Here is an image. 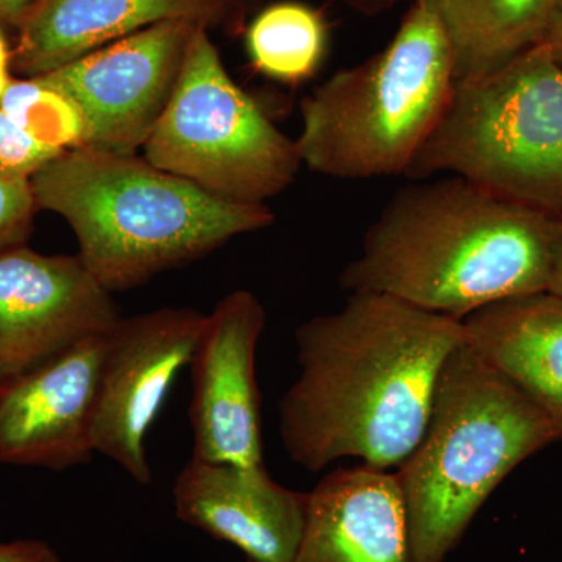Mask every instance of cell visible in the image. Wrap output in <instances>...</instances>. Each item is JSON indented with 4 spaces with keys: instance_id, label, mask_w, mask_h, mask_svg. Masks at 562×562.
Listing matches in <instances>:
<instances>
[{
    "instance_id": "6da1fadb",
    "label": "cell",
    "mask_w": 562,
    "mask_h": 562,
    "mask_svg": "<svg viewBox=\"0 0 562 562\" xmlns=\"http://www.w3.org/2000/svg\"><path fill=\"white\" fill-rule=\"evenodd\" d=\"M294 339L301 373L279 405L284 452L310 472L342 458L390 472L419 446L443 362L464 342V327L361 291L338 312L303 322Z\"/></svg>"
},
{
    "instance_id": "7a4b0ae2",
    "label": "cell",
    "mask_w": 562,
    "mask_h": 562,
    "mask_svg": "<svg viewBox=\"0 0 562 562\" xmlns=\"http://www.w3.org/2000/svg\"><path fill=\"white\" fill-rule=\"evenodd\" d=\"M553 221L464 177L420 179L392 195L339 283L462 321L547 291Z\"/></svg>"
},
{
    "instance_id": "3957f363",
    "label": "cell",
    "mask_w": 562,
    "mask_h": 562,
    "mask_svg": "<svg viewBox=\"0 0 562 562\" xmlns=\"http://www.w3.org/2000/svg\"><path fill=\"white\" fill-rule=\"evenodd\" d=\"M31 184L38 209L66 221L85 268L111 294L276 221L268 205L225 201L136 154L74 147L44 165Z\"/></svg>"
},
{
    "instance_id": "277c9868",
    "label": "cell",
    "mask_w": 562,
    "mask_h": 562,
    "mask_svg": "<svg viewBox=\"0 0 562 562\" xmlns=\"http://www.w3.org/2000/svg\"><path fill=\"white\" fill-rule=\"evenodd\" d=\"M560 439L549 417L464 339L443 362L419 446L394 472L414 562H446L495 487Z\"/></svg>"
},
{
    "instance_id": "5b68a950",
    "label": "cell",
    "mask_w": 562,
    "mask_h": 562,
    "mask_svg": "<svg viewBox=\"0 0 562 562\" xmlns=\"http://www.w3.org/2000/svg\"><path fill=\"white\" fill-rule=\"evenodd\" d=\"M457 87L449 36L430 0L368 60L333 74L301 103L303 165L342 180L406 176Z\"/></svg>"
},
{
    "instance_id": "8992f818",
    "label": "cell",
    "mask_w": 562,
    "mask_h": 562,
    "mask_svg": "<svg viewBox=\"0 0 562 562\" xmlns=\"http://www.w3.org/2000/svg\"><path fill=\"white\" fill-rule=\"evenodd\" d=\"M406 176H458L549 216L562 214V66L542 46L457 81Z\"/></svg>"
},
{
    "instance_id": "52a82bcc",
    "label": "cell",
    "mask_w": 562,
    "mask_h": 562,
    "mask_svg": "<svg viewBox=\"0 0 562 562\" xmlns=\"http://www.w3.org/2000/svg\"><path fill=\"white\" fill-rule=\"evenodd\" d=\"M210 32L201 25L192 36L143 157L225 201L266 205L291 187L301 154L295 139L232 79Z\"/></svg>"
},
{
    "instance_id": "ba28073f",
    "label": "cell",
    "mask_w": 562,
    "mask_h": 562,
    "mask_svg": "<svg viewBox=\"0 0 562 562\" xmlns=\"http://www.w3.org/2000/svg\"><path fill=\"white\" fill-rule=\"evenodd\" d=\"M201 25L191 20L160 22L36 79L60 91L79 111L80 147L135 155L171 101Z\"/></svg>"
},
{
    "instance_id": "9c48e42d",
    "label": "cell",
    "mask_w": 562,
    "mask_h": 562,
    "mask_svg": "<svg viewBox=\"0 0 562 562\" xmlns=\"http://www.w3.org/2000/svg\"><path fill=\"white\" fill-rule=\"evenodd\" d=\"M209 314L160 308L116 322L106 335L98 408L95 453L140 484L154 482L146 439L177 376L190 366Z\"/></svg>"
},
{
    "instance_id": "30bf717a",
    "label": "cell",
    "mask_w": 562,
    "mask_h": 562,
    "mask_svg": "<svg viewBox=\"0 0 562 562\" xmlns=\"http://www.w3.org/2000/svg\"><path fill=\"white\" fill-rule=\"evenodd\" d=\"M122 314L79 255L0 251V383L109 333Z\"/></svg>"
},
{
    "instance_id": "8fae6325",
    "label": "cell",
    "mask_w": 562,
    "mask_h": 562,
    "mask_svg": "<svg viewBox=\"0 0 562 562\" xmlns=\"http://www.w3.org/2000/svg\"><path fill=\"white\" fill-rule=\"evenodd\" d=\"M265 328V306L249 290L232 291L206 316L190 362L194 460L265 465L255 372Z\"/></svg>"
},
{
    "instance_id": "7c38bea8",
    "label": "cell",
    "mask_w": 562,
    "mask_h": 562,
    "mask_svg": "<svg viewBox=\"0 0 562 562\" xmlns=\"http://www.w3.org/2000/svg\"><path fill=\"white\" fill-rule=\"evenodd\" d=\"M106 335L0 383V464L55 472L90 464Z\"/></svg>"
},
{
    "instance_id": "4fadbf2b",
    "label": "cell",
    "mask_w": 562,
    "mask_h": 562,
    "mask_svg": "<svg viewBox=\"0 0 562 562\" xmlns=\"http://www.w3.org/2000/svg\"><path fill=\"white\" fill-rule=\"evenodd\" d=\"M176 516L244 554L247 562H294L308 492L281 486L265 465L194 460L172 486Z\"/></svg>"
},
{
    "instance_id": "5bb4252c",
    "label": "cell",
    "mask_w": 562,
    "mask_h": 562,
    "mask_svg": "<svg viewBox=\"0 0 562 562\" xmlns=\"http://www.w3.org/2000/svg\"><path fill=\"white\" fill-rule=\"evenodd\" d=\"M247 16L236 0H40L18 31L11 72L44 76L165 21H198L239 35Z\"/></svg>"
},
{
    "instance_id": "9a60e30c",
    "label": "cell",
    "mask_w": 562,
    "mask_h": 562,
    "mask_svg": "<svg viewBox=\"0 0 562 562\" xmlns=\"http://www.w3.org/2000/svg\"><path fill=\"white\" fill-rule=\"evenodd\" d=\"M294 562H414L394 473L362 464L325 475L308 492Z\"/></svg>"
},
{
    "instance_id": "2e32d148",
    "label": "cell",
    "mask_w": 562,
    "mask_h": 562,
    "mask_svg": "<svg viewBox=\"0 0 562 562\" xmlns=\"http://www.w3.org/2000/svg\"><path fill=\"white\" fill-rule=\"evenodd\" d=\"M464 339L535 403L562 439V299L549 291L492 303L462 319Z\"/></svg>"
},
{
    "instance_id": "e0dca14e",
    "label": "cell",
    "mask_w": 562,
    "mask_h": 562,
    "mask_svg": "<svg viewBox=\"0 0 562 562\" xmlns=\"http://www.w3.org/2000/svg\"><path fill=\"white\" fill-rule=\"evenodd\" d=\"M454 60L457 81L479 79L539 46L562 0H430Z\"/></svg>"
},
{
    "instance_id": "ac0fdd59",
    "label": "cell",
    "mask_w": 562,
    "mask_h": 562,
    "mask_svg": "<svg viewBox=\"0 0 562 562\" xmlns=\"http://www.w3.org/2000/svg\"><path fill=\"white\" fill-rule=\"evenodd\" d=\"M324 14L302 2H279L262 9L246 29L251 65L284 83H301L319 69L327 52Z\"/></svg>"
},
{
    "instance_id": "d6986e66",
    "label": "cell",
    "mask_w": 562,
    "mask_h": 562,
    "mask_svg": "<svg viewBox=\"0 0 562 562\" xmlns=\"http://www.w3.org/2000/svg\"><path fill=\"white\" fill-rule=\"evenodd\" d=\"M0 110L32 138L58 150L83 144V121L74 103L36 77L11 79Z\"/></svg>"
},
{
    "instance_id": "ffe728a7",
    "label": "cell",
    "mask_w": 562,
    "mask_h": 562,
    "mask_svg": "<svg viewBox=\"0 0 562 562\" xmlns=\"http://www.w3.org/2000/svg\"><path fill=\"white\" fill-rule=\"evenodd\" d=\"M61 151L32 138L0 110V177L31 180Z\"/></svg>"
},
{
    "instance_id": "44dd1931",
    "label": "cell",
    "mask_w": 562,
    "mask_h": 562,
    "mask_svg": "<svg viewBox=\"0 0 562 562\" xmlns=\"http://www.w3.org/2000/svg\"><path fill=\"white\" fill-rule=\"evenodd\" d=\"M36 205L31 180L0 177V251L24 246L31 235Z\"/></svg>"
},
{
    "instance_id": "7402d4cb",
    "label": "cell",
    "mask_w": 562,
    "mask_h": 562,
    "mask_svg": "<svg viewBox=\"0 0 562 562\" xmlns=\"http://www.w3.org/2000/svg\"><path fill=\"white\" fill-rule=\"evenodd\" d=\"M0 562H61V558L43 539H16L0 542Z\"/></svg>"
},
{
    "instance_id": "603a6c76",
    "label": "cell",
    "mask_w": 562,
    "mask_h": 562,
    "mask_svg": "<svg viewBox=\"0 0 562 562\" xmlns=\"http://www.w3.org/2000/svg\"><path fill=\"white\" fill-rule=\"evenodd\" d=\"M547 291L562 299V214L553 221L552 257Z\"/></svg>"
},
{
    "instance_id": "cb8c5ba5",
    "label": "cell",
    "mask_w": 562,
    "mask_h": 562,
    "mask_svg": "<svg viewBox=\"0 0 562 562\" xmlns=\"http://www.w3.org/2000/svg\"><path fill=\"white\" fill-rule=\"evenodd\" d=\"M40 0H0V27L20 31Z\"/></svg>"
},
{
    "instance_id": "d4e9b609",
    "label": "cell",
    "mask_w": 562,
    "mask_h": 562,
    "mask_svg": "<svg viewBox=\"0 0 562 562\" xmlns=\"http://www.w3.org/2000/svg\"><path fill=\"white\" fill-rule=\"evenodd\" d=\"M539 46L549 52L553 60L562 66V3Z\"/></svg>"
},
{
    "instance_id": "484cf974",
    "label": "cell",
    "mask_w": 562,
    "mask_h": 562,
    "mask_svg": "<svg viewBox=\"0 0 562 562\" xmlns=\"http://www.w3.org/2000/svg\"><path fill=\"white\" fill-rule=\"evenodd\" d=\"M339 2L362 16L373 18L394 9L401 0H339Z\"/></svg>"
},
{
    "instance_id": "4316f807",
    "label": "cell",
    "mask_w": 562,
    "mask_h": 562,
    "mask_svg": "<svg viewBox=\"0 0 562 562\" xmlns=\"http://www.w3.org/2000/svg\"><path fill=\"white\" fill-rule=\"evenodd\" d=\"M0 69H11V49L0 27Z\"/></svg>"
},
{
    "instance_id": "83f0119b",
    "label": "cell",
    "mask_w": 562,
    "mask_h": 562,
    "mask_svg": "<svg viewBox=\"0 0 562 562\" xmlns=\"http://www.w3.org/2000/svg\"><path fill=\"white\" fill-rule=\"evenodd\" d=\"M11 79H13L11 69H0V99H2L3 92H5L7 87H9Z\"/></svg>"
},
{
    "instance_id": "f1b7e54d",
    "label": "cell",
    "mask_w": 562,
    "mask_h": 562,
    "mask_svg": "<svg viewBox=\"0 0 562 562\" xmlns=\"http://www.w3.org/2000/svg\"><path fill=\"white\" fill-rule=\"evenodd\" d=\"M236 2H238L247 13H250V11L260 9L265 0H236Z\"/></svg>"
},
{
    "instance_id": "f546056e",
    "label": "cell",
    "mask_w": 562,
    "mask_h": 562,
    "mask_svg": "<svg viewBox=\"0 0 562 562\" xmlns=\"http://www.w3.org/2000/svg\"><path fill=\"white\" fill-rule=\"evenodd\" d=\"M113 562H121V561H113Z\"/></svg>"
}]
</instances>
